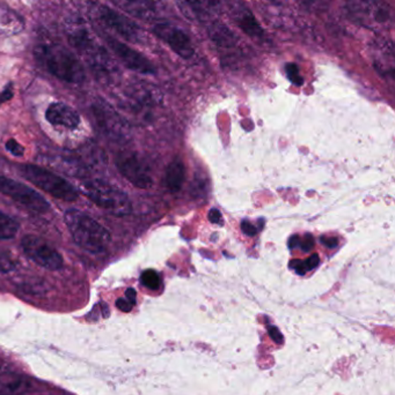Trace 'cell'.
Masks as SVG:
<instances>
[{
    "label": "cell",
    "instance_id": "obj_39",
    "mask_svg": "<svg viewBox=\"0 0 395 395\" xmlns=\"http://www.w3.org/2000/svg\"><path fill=\"white\" fill-rule=\"evenodd\" d=\"M267 1L273 4V5H282V4L285 3L286 0H267Z\"/></svg>",
    "mask_w": 395,
    "mask_h": 395
},
{
    "label": "cell",
    "instance_id": "obj_12",
    "mask_svg": "<svg viewBox=\"0 0 395 395\" xmlns=\"http://www.w3.org/2000/svg\"><path fill=\"white\" fill-rule=\"evenodd\" d=\"M116 166L121 175L136 188L148 190L153 186V178L150 169L136 154H121L116 159Z\"/></svg>",
    "mask_w": 395,
    "mask_h": 395
},
{
    "label": "cell",
    "instance_id": "obj_17",
    "mask_svg": "<svg viewBox=\"0 0 395 395\" xmlns=\"http://www.w3.org/2000/svg\"><path fill=\"white\" fill-rule=\"evenodd\" d=\"M128 13L141 19H155L164 8L165 0H115Z\"/></svg>",
    "mask_w": 395,
    "mask_h": 395
},
{
    "label": "cell",
    "instance_id": "obj_33",
    "mask_svg": "<svg viewBox=\"0 0 395 395\" xmlns=\"http://www.w3.org/2000/svg\"><path fill=\"white\" fill-rule=\"evenodd\" d=\"M291 266H293V269H295L299 275L306 274V272L309 271L307 267H306L305 262H298V260H296V262H293Z\"/></svg>",
    "mask_w": 395,
    "mask_h": 395
},
{
    "label": "cell",
    "instance_id": "obj_26",
    "mask_svg": "<svg viewBox=\"0 0 395 395\" xmlns=\"http://www.w3.org/2000/svg\"><path fill=\"white\" fill-rule=\"evenodd\" d=\"M6 150L7 152H10L14 157H23L25 154V148H23V145L19 144L16 139H10V140L6 142Z\"/></svg>",
    "mask_w": 395,
    "mask_h": 395
},
{
    "label": "cell",
    "instance_id": "obj_34",
    "mask_svg": "<svg viewBox=\"0 0 395 395\" xmlns=\"http://www.w3.org/2000/svg\"><path fill=\"white\" fill-rule=\"evenodd\" d=\"M306 262V267L307 269H313V268L317 267L318 266L319 262H320V258H319L318 255H312L309 259H307V262Z\"/></svg>",
    "mask_w": 395,
    "mask_h": 395
},
{
    "label": "cell",
    "instance_id": "obj_18",
    "mask_svg": "<svg viewBox=\"0 0 395 395\" xmlns=\"http://www.w3.org/2000/svg\"><path fill=\"white\" fill-rule=\"evenodd\" d=\"M373 63L382 74H393L394 71V47L391 41L382 40L372 44Z\"/></svg>",
    "mask_w": 395,
    "mask_h": 395
},
{
    "label": "cell",
    "instance_id": "obj_24",
    "mask_svg": "<svg viewBox=\"0 0 395 395\" xmlns=\"http://www.w3.org/2000/svg\"><path fill=\"white\" fill-rule=\"evenodd\" d=\"M16 268V262L8 252H0V272L1 273H11Z\"/></svg>",
    "mask_w": 395,
    "mask_h": 395
},
{
    "label": "cell",
    "instance_id": "obj_10",
    "mask_svg": "<svg viewBox=\"0 0 395 395\" xmlns=\"http://www.w3.org/2000/svg\"><path fill=\"white\" fill-rule=\"evenodd\" d=\"M152 32L182 59L189 61L195 56L193 42L184 29L174 26L173 23H155Z\"/></svg>",
    "mask_w": 395,
    "mask_h": 395
},
{
    "label": "cell",
    "instance_id": "obj_2",
    "mask_svg": "<svg viewBox=\"0 0 395 395\" xmlns=\"http://www.w3.org/2000/svg\"><path fill=\"white\" fill-rule=\"evenodd\" d=\"M34 57L49 73L64 83H81L86 78L81 59L59 43L45 42L36 44Z\"/></svg>",
    "mask_w": 395,
    "mask_h": 395
},
{
    "label": "cell",
    "instance_id": "obj_8",
    "mask_svg": "<svg viewBox=\"0 0 395 395\" xmlns=\"http://www.w3.org/2000/svg\"><path fill=\"white\" fill-rule=\"evenodd\" d=\"M0 193L11 198L16 204L37 214H45L50 209V204L39 192L23 183L0 176Z\"/></svg>",
    "mask_w": 395,
    "mask_h": 395
},
{
    "label": "cell",
    "instance_id": "obj_27",
    "mask_svg": "<svg viewBox=\"0 0 395 395\" xmlns=\"http://www.w3.org/2000/svg\"><path fill=\"white\" fill-rule=\"evenodd\" d=\"M12 97H13V85H12V83H8V85L5 87V90H3V92L0 94V106H1L3 103L7 102V101H10Z\"/></svg>",
    "mask_w": 395,
    "mask_h": 395
},
{
    "label": "cell",
    "instance_id": "obj_6",
    "mask_svg": "<svg viewBox=\"0 0 395 395\" xmlns=\"http://www.w3.org/2000/svg\"><path fill=\"white\" fill-rule=\"evenodd\" d=\"M92 19L103 28L122 37L124 41L134 44H143L146 41V34L134 20L119 13L103 4L94 3L90 7Z\"/></svg>",
    "mask_w": 395,
    "mask_h": 395
},
{
    "label": "cell",
    "instance_id": "obj_30",
    "mask_svg": "<svg viewBox=\"0 0 395 395\" xmlns=\"http://www.w3.org/2000/svg\"><path fill=\"white\" fill-rule=\"evenodd\" d=\"M116 306H117V309L121 310L122 312H130L132 308H134V305H132L126 298H119V300H116Z\"/></svg>",
    "mask_w": 395,
    "mask_h": 395
},
{
    "label": "cell",
    "instance_id": "obj_7",
    "mask_svg": "<svg viewBox=\"0 0 395 395\" xmlns=\"http://www.w3.org/2000/svg\"><path fill=\"white\" fill-rule=\"evenodd\" d=\"M19 172L23 178L56 199L68 202H73L78 199L79 193L77 188L55 172L35 164L20 166Z\"/></svg>",
    "mask_w": 395,
    "mask_h": 395
},
{
    "label": "cell",
    "instance_id": "obj_29",
    "mask_svg": "<svg viewBox=\"0 0 395 395\" xmlns=\"http://www.w3.org/2000/svg\"><path fill=\"white\" fill-rule=\"evenodd\" d=\"M209 220L212 224H219V226H223V224H224L222 213H220L218 209H211V211L209 212Z\"/></svg>",
    "mask_w": 395,
    "mask_h": 395
},
{
    "label": "cell",
    "instance_id": "obj_9",
    "mask_svg": "<svg viewBox=\"0 0 395 395\" xmlns=\"http://www.w3.org/2000/svg\"><path fill=\"white\" fill-rule=\"evenodd\" d=\"M21 248L32 262L45 269L59 271L64 266L61 253L41 237L27 235L21 239Z\"/></svg>",
    "mask_w": 395,
    "mask_h": 395
},
{
    "label": "cell",
    "instance_id": "obj_37",
    "mask_svg": "<svg viewBox=\"0 0 395 395\" xmlns=\"http://www.w3.org/2000/svg\"><path fill=\"white\" fill-rule=\"evenodd\" d=\"M299 243H300V238H299L297 235H295V236L290 238L289 246L290 248H291V249H293H293H295V248H297V246L299 245Z\"/></svg>",
    "mask_w": 395,
    "mask_h": 395
},
{
    "label": "cell",
    "instance_id": "obj_15",
    "mask_svg": "<svg viewBox=\"0 0 395 395\" xmlns=\"http://www.w3.org/2000/svg\"><path fill=\"white\" fill-rule=\"evenodd\" d=\"M93 117L102 132L110 137H121L124 132L122 119L114 111V109L106 102L99 101L92 106Z\"/></svg>",
    "mask_w": 395,
    "mask_h": 395
},
{
    "label": "cell",
    "instance_id": "obj_20",
    "mask_svg": "<svg viewBox=\"0 0 395 395\" xmlns=\"http://www.w3.org/2000/svg\"><path fill=\"white\" fill-rule=\"evenodd\" d=\"M30 389V382L26 378L14 375L0 376V395H21Z\"/></svg>",
    "mask_w": 395,
    "mask_h": 395
},
{
    "label": "cell",
    "instance_id": "obj_13",
    "mask_svg": "<svg viewBox=\"0 0 395 395\" xmlns=\"http://www.w3.org/2000/svg\"><path fill=\"white\" fill-rule=\"evenodd\" d=\"M228 13L235 25L253 41L266 43L267 36L264 29L257 21L254 14L241 0H230L228 1Z\"/></svg>",
    "mask_w": 395,
    "mask_h": 395
},
{
    "label": "cell",
    "instance_id": "obj_1",
    "mask_svg": "<svg viewBox=\"0 0 395 395\" xmlns=\"http://www.w3.org/2000/svg\"><path fill=\"white\" fill-rule=\"evenodd\" d=\"M64 32L69 44L98 77L112 79L117 73V65L106 47L94 35L92 29L81 19H71L65 23Z\"/></svg>",
    "mask_w": 395,
    "mask_h": 395
},
{
    "label": "cell",
    "instance_id": "obj_23",
    "mask_svg": "<svg viewBox=\"0 0 395 395\" xmlns=\"http://www.w3.org/2000/svg\"><path fill=\"white\" fill-rule=\"evenodd\" d=\"M141 282L143 284V286L151 290L159 289L161 284L160 276L153 269H148V271L143 272V274L141 276Z\"/></svg>",
    "mask_w": 395,
    "mask_h": 395
},
{
    "label": "cell",
    "instance_id": "obj_21",
    "mask_svg": "<svg viewBox=\"0 0 395 395\" xmlns=\"http://www.w3.org/2000/svg\"><path fill=\"white\" fill-rule=\"evenodd\" d=\"M186 179V168L180 159H175L170 162L166 170V185L170 191H180Z\"/></svg>",
    "mask_w": 395,
    "mask_h": 395
},
{
    "label": "cell",
    "instance_id": "obj_36",
    "mask_svg": "<svg viewBox=\"0 0 395 395\" xmlns=\"http://www.w3.org/2000/svg\"><path fill=\"white\" fill-rule=\"evenodd\" d=\"M322 242L324 243L327 248H336L338 244V238H335V237H331V238L322 237Z\"/></svg>",
    "mask_w": 395,
    "mask_h": 395
},
{
    "label": "cell",
    "instance_id": "obj_35",
    "mask_svg": "<svg viewBox=\"0 0 395 395\" xmlns=\"http://www.w3.org/2000/svg\"><path fill=\"white\" fill-rule=\"evenodd\" d=\"M126 300L132 304V305H135L136 300H137V293H136V290L132 289V288H129L128 290L126 291Z\"/></svg>",
    "mask_w": 395,
    "mask_h": 395
},
{
    "label": "cell",
    "instance_id": "obj_11",
    "mask_svg": "<svg viewBox=\"0 0 395 395\" xmlns=\"http://www.w3.org/2000/svg\"><path fill=\"white\" fill-rule=\"evenodd\" d=\"M103 39L106 41L107 47L110 51L113 52L129 70L146 75H153L157 73V68L152 64V61H148L144 54L137 51L136 49L129 47L113 36L106 35Z\"/></svg>",
    "mask_w": 395,
    "mask_h": 395
},
{
    "label": "cell",
    "instance_id": "obj_32",
    "mask_svg": "<svg viewBox=\"0 0 395 395\" xmlns=\"http://www.w3.org/2000/svg\"><path fill=\"white\" fill-rule=\"evenodd\" d=\"M268 331H269V335L270 336H271V339H273V341L276 342V344H282L283 335L281 334V332L278 331V329H277V327H275V326H271V327H269V329H268Z\"/></svg>",
    "mask_w": 395,
    "mask_h": 395
},
{
    "label": "cell",
    "instance_id": "obj_4",
    "mask_svg": "<svg viewBox=\"0 0 395 395\" xmlns=\"http://www.w3.org/2000/svg\"><path fill=\"white\" fill-rule=\"evenodd\" d=\"M346 11L353 23L375 32L393 27V11L384 0H346Z\"/></svg>",
    "mask_w": 395,
    "mask_h": 395
},
{
    "label": "cell",
    "instance_id": "obj_22",
    "mask_svg": "<svg viewBox=\"0 0 395 395\" xmlns=\"http://www.w3.org/2000/svg\"><path fill=\"white\" fill-rule=\"evenodd\" d=\"M18 231L19 224L7 214L0 212V239L13 238Z\"/></svg>",
    "mask_w": 395,
    "mask_h": 395
},
{
    "label": "cell",
    "instance_id": "obj_28",
    "mask_svg": "<svg viewBox=\"0 0 395 395\" xmlns=\"http://www.w3.org/2000/svg\"><path fill=\"white\" fill-rule=\"evenodd\" d=\"M314 246V238L311 233H306L305 237L302 241V249L304 252H309Z\"/></svg>",
    "mask_w": 395,
    "mask_h": 395
},
{
    "label": "cell",
    "instance_id": "obj_31",
    "mask_svg": "<svg viewBox=\"0 0 395 395\" xmlns=\"http://www.w3.org/2000/svg\"><path fill=\"white\" fill-rule=\"evenodd\" d=\"M241 230H242L244 235H247V236H254L257 233V228H255L251 222H248V221H244V222L241 224Z\"/></svg>",
    "mask_w": 395,
    "mask_h": 395
},
{
    "label": "cell",
    "instance_id": "obj_25",
    "mask_svg": "<svg viewBox=\"0 0 395 395\" xmlns=\"http://www.w3.org/2000/svg\"><path fill=\"white\" fill-rule=\"evenodd\" d=\"M285 73L288 79L296 85V86H302L304 83V79H302V75H300V72H299L298 66L293 63H289V64L285 65Z\"/></svg>",
    "mask_w": 395,
    "mask_h": 395
},
{
    "label": "cell",
    "instance_id": "obj_19",
    "mask_svg": "<svg viewBox=\"0 0 395 395\" xmlns=\"http://www.w3.org/2000/svg\"><path fill=\"white\" fill-rule=\"evenodd\" d=\"M25 21L19 14L8 7L0 5V32L6 35H16L23 32Z\"/></svg>",
    "mask_w": 395,
    "mask_h": 395
},
{
    "label": "cell",
    "instance_id": "obj_38",
    "mask_svg": "<svg viewBox=\"0 0 395 395\" xmlns=\"http://www.w3.org/2000/svg\"><path fill=\"white\" fill-rule=\"evenodd\" d=\"M304 6L312 7L314 6L315 4L318 3L319 0H299Z\"/></svg>",
    "mask_w": 395,
    "mask_h": 395
},
{
    "label": "cell",
    "instance_id": "obj_14",
    "mask_svg": "<svg viewBox=\"0 0 395 395\" xmlns=\"http://www.w3.org/2000/svg\"><path fill=\"white\" fill-rule=\"evenodd\" d=\"M181 13L194 23L209 25L220 8V0H175Z\"/></svg>",
    "mask_w": 395,
    "mask_h": 395
},
{
    "label": "cell",
    "instance_id": "obj_3",
    "mask_svg": "<svg viewBox=\"0 0 395 395\" xmlns=\"http://www.w3.org/2000/svg\"><path fill=\"white\" fill-rule=\"evenodd\" d=\"M64 221L71 236L81 249L95 255L107 251L112 236L110 231L93 217L84 212L70 209L65 213Z\"/></svg>",
    "mask_w": 395,
    "mask_h": 395
},
{
    "label": "cell",
    "instance_id": "obj_5",
    "mask_svg": "<svg viewBox=\"0 0 395 395\" xmlns=\"http://www.w3.org/2000/svg\"><path fill=\"white\" fill-rule=\"evenodd\" d=\"M77 190L98 207L115 217H126L131 213L132 205L128 195L113 185L100 179H90L81 183Z\"/></svg>",
    "mask_w": 395,
    "mask_h": 395
},
{
    "label": "cell",
    "instance_id": "obj_16",
    "mask_svg": "<svg viewBox=\"0 0 395 395\" xmlns=\"http://www.w3.org/2000/svg\"><path fill=\"white\" fill-rule=\"evenodd\" d=\"M45 119L54 126L68 130H74L81 123L77 110L63 102L52 103L45 111Z\"/></svg>",
    "mask_w": 395,
    "mask_h": 395
}]
</instances>
